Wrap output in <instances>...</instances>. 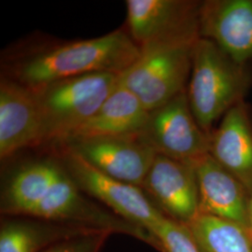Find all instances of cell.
<instances>
[{"instance_id": "obj_1", "label": "cell", "mask_w": 252, "mask_h": 252, "mask_svg": "<svg viewBox=\"0 0 252 252\" xmlns=\"http://www.w3.org/2000/svg\"><path fill=\"white\" fill-rule=\"evenodd\" d=\"M132 37L117 30L105 36L56 47L28 59L20 80L29 88L94 73L122 74L140 55Z\"/></svg>"}, {"instance_id": "obj_2", "label": "cell", "mask_w": 252, "mask_h": 252, "mask_svg": "<svg viewBox=\"0 0 252 252\" xmlns=\"http://www.w3.org/2000/svg\"><path fill=\"white\" fill-rule=\"evenodd\" d=\"M187 89L189 107L208 136L226 112L244 101L252 77L247 66L235 63L207 38L196 41Z\"/></svg>"}, {"instance_id": "obj_3", "label": "cell", "mask_w": 252, "mask_h": 252, "mask_svg": "<svg viewBox=\"0 0 252 252\" xmlns=\"http://www.w3.org/2000/svg\"><path fill=\"white\" fill-rule=\"evenodd\" d=\"M121 74L94 73L30 88L43 123V141L65 143L101 108L117 87Z\"/></svg>"}, {"instance_id": "obj_4", "label": "cell", "mask_w": 252, "mask_h": 252, "mask_svg": "<svg viewBox=\"0 0 252 252\" xmlns=\"http://www.w3.org/2000/svg\"><path fill=\"white\" fill-rule=\"evenodd\" d=\"M201 36H181L140 48L141 53L120 81L148 111L162 107L186 90L196 41Z\"/></svg>"}, {"instance_id": "obj_5", "label": "cell", "mask_w": 252, "mask_h": 252, "mask_svg": "<svg viewBox=\"0 0 252 252\" xmlns=\"http://www.w3.org/2000/svg\"><path fill=\"white\" fill-rule=\"evenodd\" d=\"M63 167L81 190L97 199L116 216L145 231L151 236L154 247L153 236L168 218L157 208L143 189L108 178L68 151Z\"/></svg>"}, {"instance_id": "obj_6", "label": "cell", "mask_w": 252, "mask_h": 252, "mask_svg": "<svg viewBox=\"0 0 252 252\" xmlns=\"http://www.w3.org/2000/svg\"><path fill=\"white\" fill-rule=\"evenodd\" d=\"M140 137L157 154L182 162H195L209 152V136L193 116L187 89L150 112Z\"/></svg>"}, {"instance_id": "obj_7", "label": "cell", "mask_w": 252, "mask_h": 252, "mask_svg": "<svg viewBox=\"0 0 252 252\" xmlns=\"http://www.w3.org/2000/svg\"><path fill=\"white\" fill-rule=\"evenodd\" d=\"M66 145L95 170L140 188L157 156L140 135L93 137Z\"/></svg>"}, {"instance_id": "obj_8", "label": "cell", "mask_w": 252, "mask_h": 252, "mask_svg": "<svg viewBox=\"0 0 252 252\" xmlns=\"http://www.w3.org/2000/svg\"><path fill=\"white\" fill-rule=\"evenodd\" d=\"M200 5L188 0H127L130 36L142 48L176 37L200 36Z\"/></svg>"}, {"instance_id": "obj_9", "label": "cell", "mask_w": 252, "mask_h": 252, "mask_svg": "<svg viewBox=\"0 0 252 252\" xmlns=\"http://www.w3.org/2000/svg\"><path fill=\"white\" fill-rule=\"evenodd\" d=\"M141 189L166 218L184 225L199 215V191L192 162L157 154Z\"/></svg>"}, {"instance_id": "obj_10", "label": "cell", "mask_w": 252, "mask_h": 252, "mask_svg": "<svg viewBox=\"0 0 252 252\" xmlns=\"http://www.w3.org/2000/svg\"><path fill=\"white\" fill-rule=\"evenodd\" d=\"M199 33L235 63L248 66L252 61V0L201 2Z\"/></svg>"}, {"instance_id": "obj_11", "label": "cell", "mask_w": 252, "mask_h": 252, "mask_svg": "<svg viewBox=\"0 0 252 252\" xmlns=\"http://www.w3.org/2000/svg\"><path fill=\"white\" fill-rule=\"evenodd\" d=\"M198 184L199 214L250 224L251 195L243 184L209 154L192 162Z\"/></svg>"}, {"instance_id": "obj_12", "label": "cell", "mask_w": 252, "mask_h": 252, "mask_svg": "<svg viewBox=\"0 0 252 252\" xmlns=\"http://www.w3.org/2000/svg\"><path fill=\"white\" fill-rule=\"evenodd\" d=\"M43 141V123L34 92L24 84H0V156Z\"/></svg>"}, {"instance_id": "obj_13", "label": "cell", "mask_w": 252, "mask_h": 252, "mask_svg": "<svg viewBox=\"0 0 252 252\" xmlns=\"http://www.w3.org/2000/svg\"><path fill=\"white\" fill-rule=\"evenodd\" d=\"M208 154L252 194V109L244 101L230 108L209 135Z\"/></svg>"}, {"instance_id": "obj_14", "label": "cell", "mask_w": 252, "mask_h": 252, "mask_svg": "<svg viewBox=\"0 0 252 252\" xmlns=\"http://www.w3.org/2000/svg\"><path fill=\"white\" fill-rule=\"evenodd\" d=\"M149 116L150 111L140 100L119 81L101 108L74 132L65 144L93 137L140 135Z\"/></svg>"}, {"instance_id": "obj_15", "label": "cell", "mask_w": 252, "mask_h": 252, "mask_svg": "<svg viewBox=\"0 0 252 252\" xmlns=\"http://www.w3.org/2000/svg\"><path fill=\"white\" fill-rule=\"evenodd\" d=\"M31 219L2 222L0 252H43L63 240L106 231L76 223Z\"/></svg>"}, {"instance_id": "obj_16", "label": "cell", "mask_w": 252, "mask_h": 252, "mask_svg": "<svg viewBox=\"0 0 252 252\" xmlns=\"http://www.w3.org/2000/svg\"><path fill=\"white\" fill-rule=\"evenodd\" d=\"M63 166L52 161H38L16 172L3 191L1 212L28 217L54 184Z\"/></svg>"}, {"instance_id": "obj_17", "label": "cell", "mask_w": 252, "mask_h": 252, "mask_svg": "<svg viewBox=\"0 0 252 252\" xmlns=\"http://www.w3.org/2000/svg\"><path fill=\"white\" fill-rule=\"evenodd\" d=\"M187 226L205 252H252V235L236 223L199 214Z\"/></svg>"}, {"instance_id": "obj_18", "label": "cell", "mask_w": 252, "mask_h": 252, "mask_svg": "<svg viewBox=\"0 0 252 252\" xmlns=\"http://www.w3.org/2000/svg\"><path fill=\"white\" fill-rule=\"evenodd\" d=\"M154 249L160 252H205L189 227L167 219L153 236Z\"/></svg>"}, {"instance_id": "obj_19", "label": "cell", "mask_w": 252, "mask_h": 252, "mask_svg": "<svg viewBox=\"0 0 252 252\" xmlns=\"http://www.w3.org/2000/svg\"><path fill=\"white\" fill-rule=\"evenodd\" d=\"M109 231L86 234L55 244L43 252H101L109 236Z\"/></svg>"}, {"instance_id": "obj_20", "label": "cell", "mask_w": 252, "mask_h": 252, "mask_svg": "<svg viewBox=\"0 0 252 252\" xmlns=\"http://www.w3.org/2000/svg\"><path fill=\"white\" fill-rule=\"evenodd\" d=\"M248 232L250 233L252 237V194L251 196V202H250V224H249Z\"/></svg>"}]
</instances>
